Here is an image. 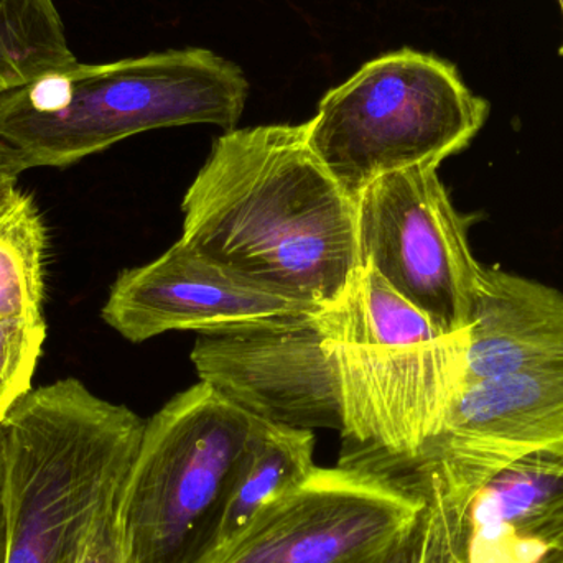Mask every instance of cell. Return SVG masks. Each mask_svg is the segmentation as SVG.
<instances>
[{
  "instance_id": "cell-1",
  "label": "cell",
  "mask_w": 563,
  "mask_h": 563,
  "mask_svg": "<svg viewBox=\"0 0 563 563\" xmlns=\"http://www.w3.org/2000/svg\"><path fill=\"white\" fill-rule=\"evenodd\" d=\"M180 240L267 290L330 307L357 267L356 203L303 124L233 129L184 198Z\"/></svg>"
},
{
  "instance_id": "cell-2",
  "label": "cell",
  "mask_w": 563,
  "mask_h": 563,
  "mask_svg": "<svg viewBox=\"0 0 563 563\" xmlns=\"http://www.w3.org/2000/svg\"><path fill=\"white\" fill-rule=\"evenodd\" d=\"M250 95L236 63L168 49L48 73L0 96V139L23 167H69L142 132L190 124L233 131Z\"/></svg>"
},
{
  "instance_id": "cell-3",
  "label": "cell",
  "mask_w": 563,
  "mask_h": 563,
  "mask_svg": "<svg viewBox=\"0 0 563 563\" xmlns=\"http://www.w3.org/2000/svg\"><path fill=\"white\" fill-rule=\"evenodd\" d=\"M145 420L75 377L26 393L0 423L7 563H79L137 455Z\"/></svg>"
},
{
  "instance_id": "cell-4",
  "label": "cell",
  "mask_w": 563,
  "mask_h": 563,
  "mask_svg": "<svg viewBox=\"0 0 563 563\" xmlns=\"http://www.w3.org/2000/svg\"><path fill=\"white\" fill-rule=\"evenodd\" d=\"M343 404L341 456H406L442 429L465 379L468 330L443 334L371 267L318 313Z\"/></svg>"
},
{
  "instance_id": "cell-5",
  "label": "cell",
  "mask_w": 563,
  "mask_h": 563,
  "mask_svg": "<svg viewBox=\"0 0 563 563\" xmlns=\"http://www.w3.org/2000/svg\"><path fill=\"white\" fill-rule=\"evenodd\" d=\"M400 479L422 503L410 563H563V440L493 456L427 440L406 456H341Z\"/></svg>"
},
{
  "instance_id": "cell-6",
  "label": "cell",
  "mask_w": 563,
  "mask_h": 563,
  "mask_svg": "<svg viewBox=\"0 0 563 563\" xmlns=\"http://www.w3.org/2000/svg\"><path fill=\"white\" fill-rule=\"evenodd\" d=\"M488 115L489 102L465 85L455 65L402 48L371 59L330 89L308 121V142L356 203L384 175L440 167L465 151Z\"/></svg>"
},
{
  "instance_id": "cell-7",
  "label": "cell",
  "mask_w": 563,
  "mask_h": 563,
  "mask_svg": "<svg viewBox=\"0 0 563 563\" xmlns=\"http://www.w3.org/2000/svg\"><path fill=\"white\" fill-rule=\"evenodd\" d=\"M264 420L200 383L145 422L119 495V526L135 563H203L247 450Z\"/></svg>"
},
{
  "instance_id": "cell-8",
  "label": "cell",
  "mask_w": 563,
  "mask_h": 563,
  "mask_svg": "<svg viewBox=\"0 0 563 563\" xmlns=\"http://www.w3.org/2000/svg\"><path fill=\"white\" fill-rule=\"evenodd\" d=\"M422 503L400 479L317 468L203 563H410Z\"/></svg>"
},
{
  "instance_id": "cell-9",
  "label": "cell",
  "mask_w": 563,
  "mask_h": 563,
  "mask_svg": "<svg viewBox=\"0 0 563 563\" xmlns=\"http://www.w3.org/2000/svg\"><path fill=\"white\" fill-rule=\"evenodd\" d=\"M472 218L459 213L439 167L419 165L374 180L356 201L357 260L422 311L437 330H468L482 264Z\"/></svg>"
},
{
  "instance_id": "cell-10",
  "label": "cell",
  "mask_w": 563,
  "mask_h": 563,
  "mask_svg": "<svg viewBox=\"0 0 563 563\" xmlns=\"http://www.w3.org/2000/svg\"><path fill=\"white\" fill-rule=\"evenodd\" d=\"M320 311L280 327L205 334L191 351L200 380L266 422L341 432L340 383Z\"/></svg>"
},
{
  "instance_id": "cell-11",
  "label": "cell",
  "mask_w": 563,
  "mask_h": 563,
  "mask_svg": "<svg viewBox=\"0 0 563 563\" xmlns=\"http://www.w3.org/2000/svg\"><path fill=\"white\" fill-rule=\"evenodd\" d=\"M323 308L291 300L178 241L154 263L124 271L102 320L132 343L174 330L231 334L291 323Z\"/></svg>"
},
{
  "instance_id": "cell-12",
  "label": "cell",
  "mask_w": 563,
  "mask_h": 563,
  "mask_svg": "<svg viewBox=\"0 0 563 563\" xmlns=\"http://www.w3.org/2000/svg\"><path fill=\"white\" fill-rule=\"evenodd\" d=\"M563 366V291L482 267L463 384Z\"/></svg>"
},
{
  "instance_id": "cell-13",
  "label": "cell",
  "mask_w": 563,
  "mask_h": 563,
  "mask_svg": "<svg viewBox=\"0 0 563 563\" xmlns=\"http://www.w3.org/2000/svg\"><path fill=\"white\" fill-rule=\"evenodd\" d=\"M435 437L493 456L563 440V366L463 384Z\"/></svg>"
},
{
  "instance_id": "cell-14",
  "label": "cell",
  "mask_w": 563,
  "mask_h": 563,
  "mask_svg": "<svg viewBox=\"0 0 563 563\" xmlns=\"http://www.w3.org/2000/svg\"><path fill=\"white\" fill-rule=\"evenodd\" d=\"M311 430L264 420L234 479L211 554L233 541L264 509L297 488L317 468Z\"/></svg>"
},
{
  "instance_id": "cell-15",
  "label": "cell",
  "mask_w": 563,
  "mask_h": 563,
  "mask_svg": "<svg viewBox=\"0 0 563 563\" xmlns=\"http://www.w3.org/2000/svg\"><path fill=\"white\" fill-rule=\"evenodd\" d=\"M46 246L38 208L16 187L0 207V321L43 320Z\"/></svg>"
},
{
  "instance_id": "cell-16",
  "label": "cell",
  "mask_w": 563,
  "mask_h": 563,
  "mask_svg": "<svg viewBox=\"0 0 563 563\" xmlns=\"http://www.w3.org/2000/svg\"><path fill=\"white\" fill-rule=\"evenodd\" d=\"M75 65L53 0H0V96Z\"/></svg>"
},
{
  "instance_id": "cell-17",
  "label": "cell",
  "mask_w": 563,
  "mask_h": 563,
  "mask_svg": "<svg viewBox=\"0 0 563 563\" xmlns=\"http://www.w3.org/2000/svg\"><path fill=\"white\" fill-rule=\"evenodd\" d=\"M45 338V320L0 321V423L32 390V377Z\"/></svg>"
},
{
  "instance_id": "cell-18",
  "label": "cell",
  "mask_w": 563,
  "mask_h": 563,
  "mask_svg": "<svg viewBox=\"0 0 563 563\" xmlns=\"http://www.w3.org/2000/svg\"><path fill=\"white\" fill-rule=\"evenodd\" d=\"M119 495L99 516L79 563H135L119 526Z\"/></svg>"
},
{
  "instance_id": "cell-19",
  "label": "cell",
  "mask_w": 563,
  "mask_h": 563,
  "mask_svg": "<svg viewBox=\"0 0 563 563\" xmlns=\"http://www.w3.org/2000/svg\"><path fill=\"white\" fill-rule=\"evenodd\" d=\"M25 170L15 151L0 139V207H3L12 197L13 191L16 190L20 174Z\"/></svg>"
},
{
  "instance_id": "cell-20",
  "label": "cell",
  "mask_w": 563,
  "mask_h": 563,
  "mask_svg": "<svg viewBox=\"0 0 563 563\" xmlns=\"http://www.w3.org/2000/svg\"><path fill=\"white\" fill-rule=\"evenodd\" d=\"M0 563H7V463L0 432Z\"/></svg>"
}]
</instances>
